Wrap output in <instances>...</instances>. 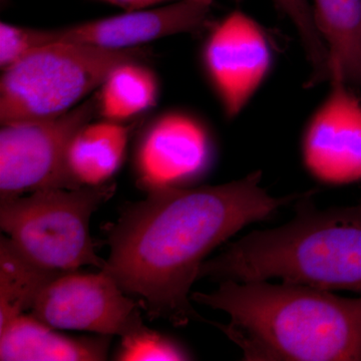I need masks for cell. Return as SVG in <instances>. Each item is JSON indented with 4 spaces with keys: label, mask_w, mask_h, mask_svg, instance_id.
<instances>
[{
    "label": "cell",
    "mask_w": 361,
    "mask_h": 361,
    "mask_svg": "<svg viewBox=\"0 0 361 361\" xmlns=\"http://www.w3.org/2000/svg\"><path fill=\"white\" fill-rule=\"evenodd\" d=\"M261 173L198 188L149 190L127 206L108 233L110 256L103 270L152 319L175 326L209 322L190 291L209 254L242 228L269 218L301 194L275 198L260 186Z\"/></svg>",
    "instance_id": "obj_1"
},
{
    "label": "cell",
    "mask_w": 361,
    "mask_h": 361,
    "mask_svg": "<svg viewBox=\"0 0 361 361\" xmlns=\"http://www.w3.org/2000/svg\"><path fill=\"white\" fill-rule=\"evenodd\" d=\"M191 298L229 315L228 324H214L244 360L361 361V297L288 282L225 280Z\"/></svg>",
    "instance_id": "obj_2"
},
{
    "label": "cell",
    "mask_w": 361,
    "mask_h": 361,
    "mask_svg": "<svg viewBox=\"0 0 361 361\" xmlns=\"http://www.w3.org/2000/svg\"><path fill=\"white\" fill-rule=\"evenodd\" d=\"M294 202L295 216L275 229L254 231L201 266L214 281L281 280L325 290L361 293V203L320 210L311 197Z\"/></svg>",
    "instance_id": "obj_3"
},
{
    "label": "cell",
    "mask_w": 361,
    "mask_h": 361,
    "mask_svg": "<svg viewBox=\"0 0 361 361\" xmlns=\"http://www.w3.org/2000/svg\"><path fill=\"white\" fill-rule=\"evenodd\" d=\"M146 49L59 42L33 49L2 71L0 122H39L68 113L99 89L116 66L141 61Z\"/></svg>",
    "instance_id": "obj_4"
},
{
    "label": "cell",
    "mask_w": 361,
    "mask_h": 361,
    "mask_svg": "<svg viewBox=\"0 0 361 361\" xmlns=\"http://www.w3.org/2000/svg\"><path fill=\"white\" fill-rule=\"evenodd\" d=\"M115 192V183L108 182L0 198V226L26 255L45 267L63 272L85 266L102 270L106 260L97 254L90 218Z\"/></svg>",
    "instance_id": "obj_5"
},
{
    "label": "cell",
    "mask_w": 361,
    "mask_h": 361,
    "mask_svg": "<svg viewBox=\"0 0 361 361\" xmlns=\"http://www.w3.org/2000/svg\"><path fill=\"white\" fill-rule=\"evenodd\" d=\"M97 114V94H94L56 118L2 125L0 198L82 187L68 168V148L78 130Z\"/></svg>",
    "instance_id": "obj_6"
},
{
    "label": "cell",
    "mask_w": 361,
    "mask_h": 361,
    "mask_svg": "<svg viewBox=\"0 0 361 361\" xmlns=\"http://www.w3.org/2000/svg\"><path fill=\"white\" fill-rule=\"evenodd\" d=\"M135 302L109 273H61L42 292L30 314L58 329L129 336L146 326Z\"/></svg>",
    "instance_id": "obj_7"
},
{
    "label": "cell",
    "mask_w": 361,
    "mask_h": 361,
    "mask_svg": "<svg viewBox=\"0 0 361 361\" xmlns=\"http://www.w3.org/2000/svg\"><path fill=\"white\" fill-rule=\"evenodd\" d=\"M264 30L242 11H233L207 37L202 61L227 118L239 115L272 66Z\"/></svg>",
    "instance_id": "obj_8"
},
{
    "label": "cell",
    "mask_w": 361,
    "mask_h": 361,
    "mask_svg": "<svg viewBox=\"0 0 361 361\" xmlns=\"http://www.w3.org/2000/svg\"><path fill=\"white\" fill-rule=\"evenodd\" d=\"M330 92L304 132L302 156L311 175L326 184L361 179V101L336 66Z\"/></svg>",
    "instance_id": "obj_9"
},
{
    "label": "cell",
    "mask_w": 361,
    "mask_h": 361,
    "mask_svg": "<svg viewBox=\"0 0 361 361\" xmlns=\"http://www.w3.org/2000/svg\"><path fill=\"white\" fill-rule=\"evenodd\" d=\"M211 6L180 0L158 8L126 11L66 27L44 30L45 45L73 42L109 49H137L161 37L201 30L208 23Z\"/></svg>",
    "instance_id": "obj_10"
},
{
    "label": "cell",
    "mask_w": 361,
    "mask_h": 361,
    "mask_svg": "<svg viewBox=\"0 0 361 361\" xmlns=\"http://www.w3.org/2000/svg\"><path fill=\"white\" fill-rule=\"evenodd\" d=\"M212 146L196 118L180 113L160 116L142 135L135 171L141 187L180 186L203 174L210 165Z\"/></svg>",
    "instance_id": "obj_11"
},
{
    "label": "cell",
    "mask_w": 361,
    "mask_h": 361,
    "mask_svg": "<svg viewBox=\"0 0 361 361\" xmlns=\"http://www.w3.org/2000/svg\"><path fill=\"white\" fill-rule=\"evenodd\" d=\"M111 338L65 336L23 314L0 327V360L103 361L108 360Z\"/></svg>",
    "instance_id": "obj_12"
},
{
    "label": "cell",
    "mask_w": 361,
    "mask_h": 361,
    "mask_svg": "<svg viewBox=\"0 0 361 361\" xmlns=\"http://www.w3.org/2000/svg\"><path fill=\"white\" fill-rule=\"evenodd\" d=\"M129 141V128L106 121L84 126L71 140L68 164L80 186L106 184L120 169Z\"/></svg>",
    "instance_id": "obj_13"
},
{
    "label": "cell",
    "mask_w": 361,
    "mask_h": 361,
    "mask_svg": "<svg viewBox=\"0 0 361 361\" xmlns=\"http://www.w3.org/2000/svg\"><path fill=\"white\" fill-rule=\"evenodd\" d=\"M316 25L349 85L361 90V0H311Z\"/></svg>",
    "instance_id": "obj_14"
},
{
    "label": "cell",
    "mask_w": 361,
    "mask_h": 361,
    "mask_svg": "<svg viewBox=\"0 0 361 361\" xmlns=\"http://www.w3.org/2000/svg\"><path fill=\"white\" fill-rule=\"evenodd\" d=\"M63 271L51 269L26 255L8 238H0V327L32 310L42 292Z\"/></svg>",
    "instance_id": "obj_15"
},
{
    "label": "cell",
    "mask_w": 361,
    "mask_h": 361,
    "mask_svg": "<svg viewBox=\"0 0 361 361\" xmlns=\"http://www.w3.org/2000/svg\"><path fill=\"white\" fill-rule=\"evenodd\" d=\"M153 71L141 61H128L109 73L97 92L99 114L106 121L120 123L153 108L158 97Z\"/></svg>",
    "instance_id": "obj_16"
},
{
    "label": "cell",
    "mask_w": 361,
    "mask_h": 361,
    "mask_svg": "<svg viewBox=\"0 0 361 361\" xmlns=\"http://www.w3.org/2000/svg\"><path fill=\"white\" fill-rule=\"evenodd\" d=\"M272 2L289 18L298 33L310 66L308 84L313 85L329 80V52L316 25L311 0H272Z\"/></svg>",
    "instance_id": "obj_17"
},
{
    "label": "cell",
    "mask_w": 361,
    "mask_h": 361,
    "mask_svg": "<svg viewBox=\"0 0 361 361\" xmlns=\"http://www.w3.org/2000/svg\"><path fill=\"white\" fill-rule=\"evenodd\" d=\"M116 355L121 361H159L190 360L184 349L155 330L144 326L134 334L121 337Z\"/></svg>",
    "instance_id": "obj_18"
},
{
    "label": "cell",
    "mask_w": 361,
    "mask_h": 361,
    "mask_svg": "<svg viewBox=\"0 0 361 361\" xmlns=\"http://www.w3.org/2000/svg\"><path fill=\"white\" fill-rule=\"evenodd\" d=\"M35 28L0 23V68L6 71L35 47Z\"/></svg>",
    "instance_id": "obj_19"
},
{
    "label": "cell",
    "mask_w": 361,
    "mask_h": 361,
    "mask_svg": "<svg viewBox=\"0 0 361 361\" xmlns=\"http://www.w3.org/2000/svg\"><path fill=\"white\" fill-rule=\"evenodd\" d=\"M113 6L122 7L126 11H137V9L149 8L156 4H163L167 1H180V0H99ZM194 1L204 2V4H212L214 0H194Z\"/></svg>",
    "instance_id": "obj_20"
},
{
    "label": "cell",
    "mask_w": 361,
    "mask_h": 361,
    "mask_svg": "<svg viewBox=\"0 0 361 361\" xmlns=\"http://www.w3.org/2000/svg\"><path fill=\"white\" fill-rule=\"evenodd\" d=\"M9 0H0V4H1V8L6 6V4H8Z\"/></svg>",
    "instance_id": "obj_21"
}]
</instances>
